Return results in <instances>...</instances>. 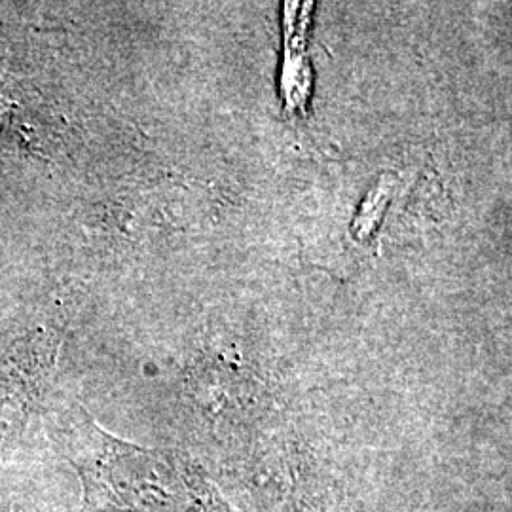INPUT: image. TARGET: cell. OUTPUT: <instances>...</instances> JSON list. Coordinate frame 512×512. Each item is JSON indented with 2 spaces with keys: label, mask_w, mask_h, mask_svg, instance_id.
Segmentation results:
<instances>
[{
  "label": "cell",
  "mask_w": 512,
  "mask_h": 512,
  "mask_svg": "<svg viewBox=\"0 0 512 512\" xmlns=\"http://www.w3.org/2000/svg\"><path fill=\"white\" fill-rule=\"evenodd\" d=\"M48 429L80 478L86 512H241L198 463L114 437L80 404L55 408Z\"/></svg>",
  "instance_id": "1"
},
{
  "label": "cell",
  "mask_w": 512,
  "mask_h": 512,
  "mask_svg": "<svg viewBox=\"0 0 512 512\" xmlns=\"http://www.w3.org/2000/svg\"><path fill=\"white\" fill-rule=\"evenodd\" d=\"M59 344L57 330L38 329L0 359V469L14 454L27 421L48 391Z\"/></svg>",
  "instance_id": "2"
}]
</instances>
